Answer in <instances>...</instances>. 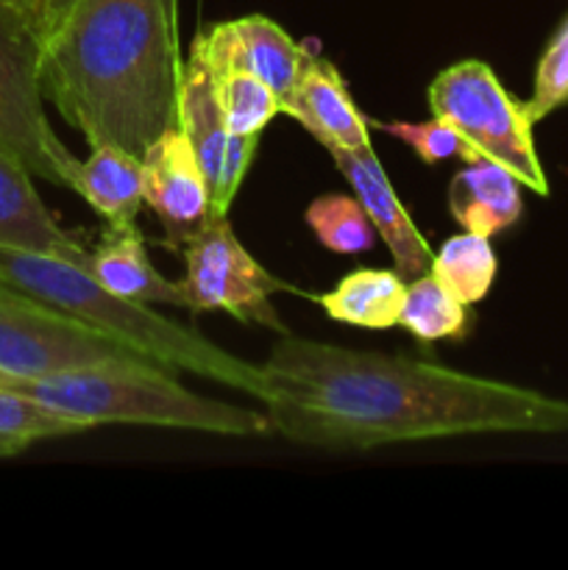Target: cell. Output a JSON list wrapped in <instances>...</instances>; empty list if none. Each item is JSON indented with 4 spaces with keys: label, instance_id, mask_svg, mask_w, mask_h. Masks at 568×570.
I'll return each instance as SVG.
<instances>
[{
    "label": "cell",
    "instance_id": "cell-19",
    "mask_svg": "<svg viewBox=\"0 0 568 570\" xmlns=\"http://www.w3.org/2000/svg\"><path fill=\"white\" fill-rule=\"evenodd\" d=\"M468 304H462L438 276H423L407 282L401 301L399 326L423 343L462 337L468 332Z\"/></svg>",
    "mask_w": 568,
    "mask_h": 570
},
{
    "label": "cell",
    "instance_id": "cell-4",
    "mask_svg": "<svg viewBox=\"0 0 568 570\" xmlns=\"http://www.w3.org/2000/svg\"><path fill=\"white\" fill-rule=\"evenodd\" d=\"M3 387L92 429L100 423H134L226 438H259L271 432L262 412L195 395L182 387L167 367L154 362H100L42 379L9 376Z\"/></svg>",
    "mask_w": 568,
    "mask_h": 570
},
{
    "label": "cell",
    "instance_id": "cell-24",
    "mask_svg": "<svg viewBox=\"0 0 568 570\" xmlns=\"http://www.w3.org/2000/svg\"><path fill=\"white\" fill-rule=\"evenodd\" d=\"M568 104V17L551 33L549 45L540 53L535 67V87L523 104L529 120L540 122Z\"/></svg>",
    "mask_w": 568,
    "mask_h": 570
},
{
    "label": "cell",
    "instance_id": "cell-28",
    "mask_svg": "<svg viewBox=\"0 0 568 570\" xmlns=\"http://www.w3.org/2000/svg\"><path fill=\"white\" fill-rule=\"evenodd\" d=\"M22 449H26V445L17 443V440L0 438V456H14V454H20Z\"/></svg>",
    "mask_w": 568,
    "mask_h": 570
},
{
    "label": "cell",
    "instance_id": "cell-6",
    "mask_svg": "<svg viewBox=\"0 0 568 570\" xmlns=\"http://www.w3.org/2000/svg\"><path fill=\"white\" fill-rule=\"evenodd\" d=\"M0 145L14 150L33 176L78 195L81 161L45 115L39 42L6 6H0Z\"/></svg>",
    "mask_w": 568,
    "mask_h": 570
},
{
    "label": "cell",
    "instance_id": "cell-15",
    "mask_svg": "<svg viewBox=\"0 0 568 570\" xmlns=\"http://www.w3.org/2000/svg\"><path fill=\"white\" fill-rule=\"evenodd\" d=\"M521 187L499 161H468L449 184V212L462 232L496 237L521 217Z\"/></svg>",
    "mask_w": 568,
    "mask_h": 570
},
{
    "label": "cell",
    "instance_id": "cell-18",
    "mask_svg": "<svg viewBox=\"0 0 568 570\" xmlns=\"http://www.w3.org/2000/svg\"><path fill=\"white\" fill-rule=\"evenodd\" d=\"M404 289L407 282L395 271H354L345 273L332 293L317 295V304L332 321L384 332L399 326Z\"/></svg>",
    "mask_w": 568,
    "mask_h": 570
},
{
    "label": "cell",
    "instance_id": "cell-13",
    "mask_svg": "<svg viewBox=\"0 0 568 570\" xmlns=\"http://www.w3.org/2000/svg\"><path fill=\"white\" fill-rule=\"evenodd\" d=\"M282 111L298 120L326 150L371 148V137H368L371 126L356 109L340 70L312 50L306 56V65L301 70L293 95L282 104Z\"/></svg>",
    "mask_w": 568,
    "mask_h": 570
},
{
    "label": "cell",
    "instance_id": "cell-29",
    "mask_svg": "<svg viewBox=\"0 0 568 570\" xmlns=\"http://www.w3.org/2000/svg\"><path fill=\"white\" fill-rule=\"evenodd\" d=\"M6 379H9V373H3V371H0V387H3V382H6Z\"/></svg>",
    "mask_w": 568,
    "mask_h": 570
},
{
    "label": "cell",
    "instance_id": "cell-16",
    "mask_svg": "<svg viewBox=\"0 0 568 570\" xmlns=\"http://www.w3.org/2000/svg\"><path fill=\"white\" fill-rule=\"evenodd\" d=\"M78 195L106 220V228L137 226L145 204L139 156L115 145L92 148L78 173Z\"/></svg>",
    "mask_w": 568,
    "mask_h": 570
},
{
    "label": "cell",
    "instance_id": "cell-17",
    "mask_svg": "<svg viewBox=\"0 0 568 570\" xmlns=\"http://www.w3.org/2000/svg\"><path fill=\"white\" fill-rule=\"evenodd\" d=\"M178 128L187 134L189 145L195 148L204 176L209 181V193L217 184V173H221L223 150H226L228 128L223 120L221 104L215 98V87H212L209 67H206L204 56H200L198 45L193 42L189 59L182 70V87H178Z\"/></svg>",
    "mask_w": 568,
    "mask_h": 570
},
{
    "label": "cell",
    "instance_id": "cell-9",
    "mask_svg": "<svg viewBox=\"0 0 568 570\" xmlns=\"http://www.w3.org/2000/svg\"><path fill=\"white\" fill-rule=\"evenodd\" d=\"M139 165L145 204L159 217L167 237L184 245L212 217V193L195 148L178 122L145 148Z\"/></svg>",
    "mask_w": 568,
    "mask_h": 570
},
{
    "label": "cell",
    "instance_id": "cell-11",
    "mask_svg": "<svg viewBox=\"0 0 568 570\" xmlns=\"http://www.w3.org/2000/svg\"><path fill=\"white\" fill-rule=\"evenodd\" d=\"M329 156L334 159L337 170L349 181L351 193L360 200L365 209L368 220L373 223L379 237L388 245L390 256L395 262V273L404 282L429 273L432 265V250H429L427 239L418 232L412 223L410 212L395 195L393 184H390L388 173L382 170V161L376 159L373 148L368 150H340L329 148Z\"/></svg>",
    "mask_w": 568,
    "mask_h": 570
},
{
    "label": "cell",
    "instance_id": "cell-1",
    "mask_svg": "<svg viewBox=\"0 0 568 570\" xmlns=\"http://www.w3.org/2000/svg\"><path fill=\"white\" fill-rule=\"evenodd\" d=\"M271 432L332 451L462 434H568V401L412 356L284 334L262 362Z\"/></svg>",
    "mask_w": 568,
    "mask_h": 570
},
{
    "label": "cell",
    "instance_id": "cell-27",
    "mask_svg": "<svg viewBox=\"0 0 568 570\" xmlns=\"http://www.w3.org/2000/svg\"><path fill=\"white\" fill-rule=\"evenodd\" d=\"M78 0H0V6L14 11L31 33L37 37V42H42L56 26H59L61 17L76 6Z\"/></svg>",
    "mask_w": 568,
    "mask_h": 570
},
{
    "label": "cell",
    "instance_id": "cell-12",
    "mask_svg": "<svg viewBox=\"0 0 568 570\" xmlns=\"http://www.w3.org/2000/svg\"><path fill=\"white\" fill-rule=\"evenodd\" d=\"M0 245L53 254L92 271V250L56 223L33 187V173L6 145H0Z\"/></svg>",
    "mask_w": 568,
    "mask_h": 570
},
{
    "label": "cell",
    "instance_id": "cell-5",
    "mask_svg": "<svg viewBox=\"0 0 568 570\" xmlns=\"http://www.w3.org/2000/svg\"><path fill=\"white\" fill-rule=\"evenodd\" d=\"M429 111L449 122L462 139L460 159H490L512 173L529 193L549 195V178L535 150L527 109L512 98L493 72L479 59H466L438 72L429 87Z\"/></svg>",
    "mask_w": 568,
    "mask_h": 570
},
{
    "label": "cell",
    "instance_id": "cell-8",
    "mask_svg": "<svg viewBox=\"0 0 568 570\" xmlns=\"http://www.w3.org/2000/svg\"><path fill=\"white\" fill-rule=\"evenodd\" d=\"M182 287L187 293L189 309H221L251 326L290 334L271 304V295L290 287L248 254V248L234 237L226 217L212 215L206 226L182 245Z\"/></svg>",
    "mask_w": 568,
    "mask_h": 570
},
{
    "label": "cell",
    "instance_id": "cell-10",
    "mask_svg": "<svg viewBox=\"0 0 568 570\" xmlns=\"http://www.w3.org/2000/svg\"><path fill=\"white\" fill-rule=\"evenodd\" d=\"M209 67L245 70L276 92L278 109L293 95L310 48L298 45L278 22L262 14L217 22L195 39Z\"/></svg>",
    "mask_w": 568,
    "mask_h": 570
},
{
    "label": "cell",
    "instance_id": "cell-2",
    "mask_svg": "<svg viewBox=\"0 0 568 570\" xmlns=\"http://www.w3.org/2000/svg\"><path fill=\"white\" fill-rule=\"evenodd\" d=\"M176 0H78L39 42V83L89 148L143 156L176 126Z\"/></svg>",
    "mask_w": 568,
    "mask_h": 570
},
{
    "label": "cell",
    "instance_id": "cell-22",
    "mask_svg": "<svg viewBox=\"0 0 568 570\" xmlns=\"http://www.w3.org/2000/svg\"><path fill=\"white\" fill-rule=\"evenodd\" d=\"M304 220L317 237V243L340 256L365 254V250L373 248L379 237L362 204L354 198V193L321 195V198H315L306 206Z\"/></svg>",
    "mask_w": 568,
    "mask_h": 570
},
{
    "label": "cell",
    "instance_id": "cell-20",
    "mask_svg": "<svg viewBox=\"0 0 568 570\" xmlns=\"http://www.w3.org/2000/svg\"><path fill=\"white\" fill-rule=\"evenodd\" d=\"M496 271H499V262H496L490 237L471 232L445 239L438 254H432V265H429V273L438 276L468 306L479 304L490 293Z\"/></svg>",
    "mask_w": 568,
    "mask_h": 570
},
{
    "label": "cell",
    "instance_id": "cell-3",
    "mask_svg": "<svg viewBox=\"0 0 568 570\" xmlns=\"http://www.w3.org/2000/svg\"><path fill=\"white\" fill-rule=\"evenodd\" d=\"M0 284L61 315L131 345L170 373L187 371L243 393L262 395V367L217 348L195 328L106 289L92 271L39 250L0 245Z\"/></svg>",
    "mask_w": 568,
    "mask_h": 570
},
{
    "label": "cell",
    "instance_id": "cell-30",
    "mask_svg": "<svg viewBox=\"0 0 568 570\" xmlns=\"http://www.w3.org/2000/svg\"><path fill=\"white\" fill-rule=\"evenodd\" d=\"M3 289H9V287H3V284H0V293H3Z\"/></svg>",
    "mask_w": 568,
    "mask_h": 570
},
{
    "label": "cell",
    "instance_id": "cell-25",
    "mask_svg": "<svg viewBox=\"0 0 568 570\" xmlns=\"http://www.w3.org/2000/svg\"><path fill=\"white\" fill-rule=\"evenodd\" d=\"M368 126H373L376 131H384V134H390V137H395V139H401V142L410 145L423 165H438V161L460 154V148H462L460 134H457L449 122L440 120V117H432V120H427V122L368 120Z\"/></svg>",
    "mask_w": 568,
    "mask_h": 570
},
{
    "label": "cell",
    "instance_id": "cell-7",
    "mask_svg": "<svg viewBox=\"0 0 568 570\" xmlns=\"http://www.w3.org/2000/svg\"><path fill=\"white\" fill-rule=\"evenodd\" d=\"M100 362L154 360L14 289L0 293V371L17 379H42Z\"/></svg>",
    "mask_w": 568,
    "mask_h": 570
},
{
    "label": "cell",
    "instance_id": "cell-21",
    "mask_svg": "<svg viewBox=\"0 0 568 570\" xmlns=\"http://www.w3.org/2000/svg\"><path fill=\"white\" fill-rule=\"evenodd\" d=\"M209 76L228 134H262L267 122L282 111L276 92L251 72L232 70V67H209Z\"/></svg>",
    "mask_w": 568,
    "mask_h": 570
},
{
    "label": "cell",
    "instance_id": "cell-23",
    "mask_svg": "<svg viewBox=\"0 0 568 570\" xmlns=\"http://www.w3.org/2000/svg\"><path fill=\"white\" fill-rule=\"evenodd\" d=\"M92 426L67 417L28 395L14 390L0 387V438L17 440L22 445H31L37 440L72 438V434L89 432Z\"/></svg>",
    "mask_w": 568,
    "mask_h": 570
},
{
    "label": "cell",
    "instance_id": "cell-14",
    "mask_svg": "<svg viewBox=\"0 0 568 570\" xmlns=\"http://www.w3.org/2000/svg\"><path fill=\"white\" fill-rule=\"evenodd\" d=\"M92 276L120 298L145 306L167 304L189 309L182 282H170L156 271L137 226L106 228L104 239L92 250Z\"/></svg>",
    "mask_w": 568,
    "mask_h": 570
},
{
    "label": "cell",
    "instance_id": "cell-26",
    "mask_svg": "<svg viewBox=\"0 0 568 570\" xmlns=\"http://www.w3.org/2000/svg\"><path fill=\"white\" fill-rule=\"evenodd\" d=\"M259 137L262 134H228L221 173H217V184L212 189V215L226 217L228 206H232L234 195L243 187L245 173H248L251 161H254Z\"/></svg>",
    "mask_w": 568,
    "mask_h": 570
}]
</instances>
